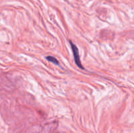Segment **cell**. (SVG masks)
Returning a JSON list of instances; mask_svg holds the SVG:
<instances>
[{
	"instance_id": "obj_2",
	"label": "cell",
	"mask_w": 134,
	"mask_h": 133,
	"mask_svg": "<svg viewBox=\"0 0 134 133\" xmlns=\"http://www.w3.org/2000/svg\"><path fill=\"white\" fill-rule=\"evenodd\" d=\"M46 59H47L48 61H50V62H52V63L55 64V65H59V62L56 57H53V56H47V57H46Z\"/></svg>"
},
{
	"instance_id": "obj_1",
	"label": "cell",
	"mask_w": 134,
	"mask_h": 133,
	"mask_svg": "<svg viewBox=\"0 0 134 133\" xmlns=\"http://www.w3.org/2000/svg\"><path fill=\"white\" fill-rule=\"evenodd\" d=\"M70 43L72 51H73V56H74V59L76 65H77V66H79V68L81 69H84V67L82 66V63L81 62V59H80V56H79V50L77 48V46L74 44V43H72L71 41L69 42Z\"/></svg>"
}]
</instances>
